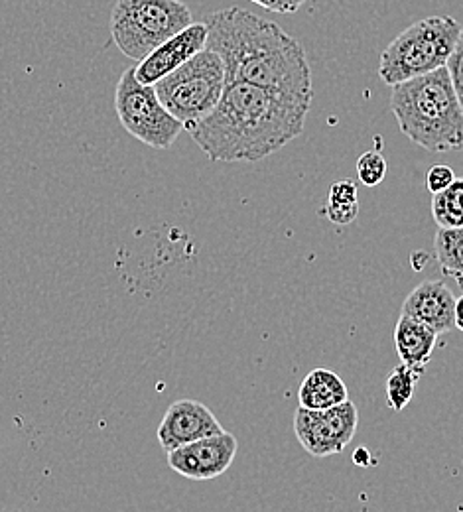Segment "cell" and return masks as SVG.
Segmentation results:
<instances>
[{"label": "cell", "mask_w": 463, "mask_h": 512, "mask_svg": "<svg viewBox=\"0 0 463 512\" xmlns=\"http://www.w3.org/2000/svg\"><path fill=\"white\" fill-rule=\"evenodd\" d=\"M225 87V65L213 50L205 48L160 79L154 91L172 117L184 128H192L215 109Z\"/></svg>", "instance_id": "obj_6"}, {"label": "cell", "mask_w": 463, "mask_h": 512, "mask_svg": "<svg viewBox=\"0 0 463 512\" xmlns=\"http://www.w3.org/2000/svg\"><path fill=\"white\" fill-rule=\"evenodd\" d=\"M436 341H438V335L424 323L412 320L406 314L398 318L397 327H395V347L402 365L422 375L426 365L432 359Z\"/></svg>", "instance_id": "obj_13"}, {"label": "cell", "mask_w": 463, "mask_h": 512, "mask_svg": "<svg viewBox=\"0 0 463 512\" xmlns=\"http://www.w3.org/2000/svg\"><path fill=\"white\" fill-rule=\"evenodd\" d=\"M391 89V111L400 132L410 142L436 154L462 150V105L446 67L402 81Z\"/></svg>", "instance_id": "obj_3"}, {"label": "cell", "mask_w": 463, "mask_h": 512, "mask_svg": "<svg viewBox=\"0 0 463 512\" xmlns=\"http://www.w3.org/2000/svg\"><path fill=\"white\" fill-rule=\"evenodd\" d=\"M418 381L420 373L402 363L391 371L387 379V402L395 412H402L412 402Z\"/></svg>", "instance_id": "obj_17"}, {"label": "cell", "mask_w": 463, "mask_h": 512, "mask_svg": "<svg viewBox=\"0 0 463 512\" xmlns=\"http://www.w3.org/2000/svg\"><path fill=\"white\" fill-rule=\"evenodd\" d=\"M221 432H225L223 426L205 404L198 400H178L170 404L158 426V442L166 451H172Z\"/></svg>", "instance_id": "obj_10"}, {"label": "cell", "mask_w": 463, "mask_h": 512, "mask_svg": "<svg viewBox=\"0 0 463 512\" xmlns=\"http://www.w3.org/2000/svg\"><path fill=\"white\" fill-rule=\"evenodd\" d=\"M349 400L341 377L328 369H314L298 388V402L308 410H328Z\"/></svg>", "instance_id": "obj_14"}, {"label": "cell", "mask_w": 463, "mask_h": 512, "mask_svg": "<svg viewBox=\"0 0 463 512\" xmlns=\"http://www.w3.org/2000/svg\"><path fill=\"white\" fill-rule=\"evenodd\" d=\"M251 2L263 6L268 12H276V14H294V12H298L308 0H251Z\"/></svg>", "instance_id": "obj_23"}, {"label": "cell", "mask_w": 463, "mask_h": 512, "mask_svg": "<svg viewBox=\"0 0 463 512\" xmlns=\"http://www.w3.org/2000/svg\"><path fill=\"white\" fill-rule=\"evenodd\" d=\"M328 203H359L357 186L349 180H341V182L331 184Z\"/></svg>", "instance_id": "obj_22"}, {"label": "cell", "mask_w": 463, "mask_h": 512, "mask_svg": "<svg viewBox=\"0 0 463 512\" xmlns=\"http://www.w3.org/2000/svg\"><path fill=\"white\" fill-rule=\"evenodd\" d=\"M446 69L450 73V79H452V85H454V91L458 95V101L462 105L463 111V30L458 38V44L446 64Z\"/></svg>", "instance_id": "obj_19"}, {"label": "cell", "mask_w": 463, "mask_h": 512, "mask_svg": "<svg viewBox=\"0 0 463 512\" xmlns=\"http://www.w3.org/2000/svg\"><path fill=\"white\" fill-rule=\"evenodd\" d=\"M190 24L192 12L182 0H119L109 28L117 48L140 62Z\"/></svg>", "instance_id": "obj_5"}, {"label": "cell", "mask_w": 463, "mask_h": 512, "mask_svg": "<svg viewBox=\"0 0 463 512\" xmlns=\"http://www.w3.org/2000/svg\"><path fill=\"white\" fill-rule=\"evenodd\" d=\"M456 327L463 333V296L456 298Z\"/></svg>", "instance_id": "obj_25"}, {"label": "cell", "mask_w": 463, "mask_h": 512, "mask_svg": "<svg viewBox=\"0 0 463 512\" xmlns=\"http://www.w3.org/2000/svg\"><path fill=\"white\" fill-rule=\"evenodd\" d=\"M359 412L347 400L328 410L298 408L294 414V434L300 446L314 457L337 455L351 444L357 434Z\"/></svg>", "instance_id": "obj_8"}, {"label": "cell", "mask_w": 463, "mask_h": 512, "mask_svg": "<svg viewBox=\"0 0 463 512\" xmlns=\"http://www.w3.org/2000/svg\"><path fill=\"white\" fill-rule=\"evenodd\" d=\"M310 105L306 97L233 81L215 109L188 130L213 162H261L304 132Z\"/></svg>", "instance_id": "obj_1"}, {"label": "cell", "mask_w": 463, "mask_h": 512, "mask_svg": "<svg viewBox=\"0 0 463 512\" xmlns=\"http://www.w3.org/2000/svg\"><path fill=\"white\" fill-rule=\"evenodd\" d=\"M357 176H359V182L367 188H375L383 184L387 176V160L375 150L361 154V158L357 160Z\"/></svg>", "instance_id": "obj_18"}, {"label": "cell", "mask_w": 463, "mask_h": 512, "mask_svg": "<svg viewBox=\"0 0 463 512\" xmlns=\"http://www.w3.org/2000/svg\"><path fill=\"white\" fill-rule=\"evenodd\" d=\"M432 215L440 229H460L463 227V180L432 197Z\"/></svg>", "instance_id": "obj_16"}, {"label": "cell", "mask_w": 463, "mask_h": 512, "mask_svg": "<svg viewBox=\"0 0 463 512\" xmlns=\"http://www.w3.org/2000/svg\"><path fill=\"white\" fill-rule=\"evenodd\" d=\"M207 46L205 22H192L188 28L160 44L134 67V75L144 85H156L160 79L192 60Z\"/></svg>", "instance_id": "obj_11"}, {"label": "cell", "mask_w": 463, "mask_h": 512, "mask_svg": "<svg viewBox=\"0 0 463 512\" xmlns=\"http://www.w3.org/2000/svg\"><path fill=\"white\" fill-rule=\"evenodd\" d=\"M207 46L225 65L227 83L243 81L296 97H314L312 69L298 40L276 22L231 6L207 16Z\"/></svg>", "instance_id": "obj_2"}, {"label": "cell", "mask_w": 463, "mask_h": 512, "mask_svg": "<svg viewBox=\"0 0 463 512\" xmlns=\"http://www.w3.org/2000/svg\"><path fill=\"white\" fill-rule=\"evenodd\" d=\"M115 109L123 128L156 150L170 148L184 130V125L164 109L154 85L136 79L134 67L125 69L117 83Z\"/></svg>", "instance_id": "obj_7"}, {"label": "cell", "mask_w": 463, "mask_h": 512, "mask_svg": "<svg viewBox=\"0 0 463 512\" xmlns=\"http://www.w3.org/2000/svg\"><path fill=\"white\" fill-rule=\"evenodd\" d=\"M369 457H371V453L365 448H359L353 453V461H355L357 465H369V461H371Z\"/></svg>", "instance_id": "obj_24"}, {"label": "cell", "mask_w": 463, "mask_h": 512, "mask_svg": "<svg viewBox=\"0 0 463 512\" xmlns=\"http://www.w3.org/2000/svg\"><path fill=\"white\" fill-rule=\"evenodd\" d=\"M454 180H456L454 170L450 166L438 164V166H432L428 170V174H426V188H428V192H442V190L450 188L454 184Z\"/></svg>", "instance_id": "obj_20"}, {"label": "cell", "mask_w": 463, "mask_h": 512, "mask_svg": "<svg viewBox=\"0 0 463 512\" xmlns=\"http://www.w3.org/2000/svg\"><path fill=\"white\" fill-rule=\"evenodd\" d=\"M324 213L335 225H349L359 215V203H328Z\"/></svg>", "instance_id": "obj_21"}, {"label": "cell", "mask_w": 463, "mask_h": 512, "mask_svg": "<svg viewBox=\"0 0 463 512\" xmlns=\"http://www.w3.org/2000/svg\"><path fill=\"white\" fill-rule=\"evenodd\" d=\"M402 314L442 335L456 327V296L446 282L426 280L406 296Z\"/></svg>", "instance_id": "obj_12"}, {"label": "cell", "mask_w": 463, "mask_h": 512, "mask_svg": "<svg viewBox=\"0 0 463 512\" xmlns=\"http://www.w3.org/2000/svg\"><path fill=\"white\" fill-rule=\"evenodd\" d=\"M460 34L462 26L452 16H428L414 22L383 50L379 77L393 87L446 67Z\"/></svg>", "instance_id": "obj_4"}, {"label": "cell", "mask_w": 463, "mask_h": 512, "mask_svg": "<svg viewBox=\"0 0 463 512\" xmlns=\"http://www.w3.org/2000/svg\"><path fill=\"white\" fill-rule=\"evenodd\" d=\"M239 442L233 434L201 438L198 442L168 451V465L178 475L192 481H209L223 475L235 461Z\"/></svg>", "instance_id": "obj_9"}, {"label": "cell", "mask_w": 463, "mask_h": 512, "mask_svg": "<svg viewBox=\"0 0 463 512\" xmlns=\"http://www.w3.org/2000/svg\"><path fill=\"white\" fill-rule=\"evenodd\" d=\"M434 249L444 276L456 280L463 288V227L440 229L436 233Z\"/></svg>", "instance_id": "obj_15"}]
</instances>
